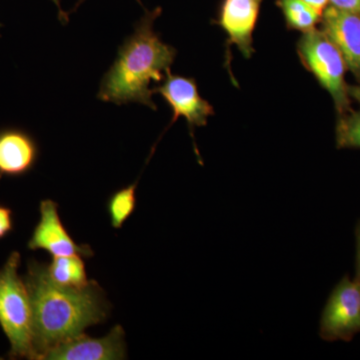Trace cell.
I'll list each match as a JSON object with an SVG mask.
<instances>
[{
  "label": "cell",
  "mask_w": 360,
  "mask_h": 360,
  "mask_svg": "<svg viewBox=\"0 0 360 360\" xmlns=\"http://www.w3.org/2000/svg\"><path fill=\"white\" fill-rule=\"evenodd\" d=\"M20 262V253L13 251L0 269V326L11 343L9 359L37 360L32 302L18 274Z\"/></svg>",
  "instance_id": "obj_3"
},
{
  "label": "cell",
  "mask_w": 360,
  "mask_h": 360,
  "mask_svg": "<svg viewBox=\"0 0 360 360\" xmlns=\"http://www.w3.org/2000/svg\"><path fill=\"white\" fill-rule=\"evenodd\" d=\"M23 279L32 302L37 360L59 343L103 323L110 315V303L96 281L82 288H63L52 283L47 264L35 259L28 260Z\"/></svg>",
  "instance_id": "obj_1"
},
{
  "label": "cell",
  "mask_w": 360,
  "mask_h": 360,
  "mask_svg": "<svg viewBox=\"0 0 360 360\" xmlns=\"http://www.w3.org/2000/svg\"><path fill=\"white\" fill-rule=\"evenodd\" d=\"M355 239H356V255H355L354 279L360 283V220L355 229Z\"/></svg>",
  "instance_id": "obj_18"
},
{
  "label": "cell",
  "mask_w": 360,
  "mask_h": 360,
  "mask_svg": "<svg viewBox=\"0 0 360 360\" xmlns=\"http://www.w3.org/2000/svg\"><path fill=\"white\" fill-rule=\"evenodd\" d=\"M137 184L139 181L118 189L108 198L106 208L113 229H122L136 210Z\"/></svg>",
  "instance_id": "obj_14"
},
{
  "label": "cell",
  "mask_w": 360,
  "mask_h": 360,
  "mask_svg": "<svg viewBox=\"0 0 360 360\" xmlns=\"http://www.w3.org/2000/svg\"><path fill=\"white\" fill-rule=\"evenodd\" d=\"M39 221L35 225L27 243L30 250H45L52 257L79 255L84 258L94 257V252L89 245H78L71 238L58 213L56 201L44 200L39 205Z\"/></svg>",
  "instance_id": "obj_7"
},
{
  "label": "cell",
  "mask_w": 360,
  "mask_h": 360,
  "mask_svg": "<svg viewBox=\"0 0 360 360\" xmlns=\"http://www.w3.org/2000/svg\"><path fill=\"white\" fill-rule=\"evenodd\" d=\"M47 274L52 283L63 288H82L90 281L84 262L79 255L52 257L51 264L47 265Z\"/></svg>",
  "instance_id": "obj_12"
},
{
  "label": "cell",
  "mask_w": 360,
  "mask_h": 360,
  "mask_svg": "<svg viewBox=\"0 0 360 360\" xmlns=\"http://www.w3.org/2000/svg\"><path fill=\"white\" fill-rule=\"evenodd\" d=\"M338 148H360V111L343 116L336 127Z\"/></svg>",
  "instance_id": "obj_15"
},
{
  "label": "cell",
  "mask_w": 360,
  "mask_h": 360,
  "mask_svg": "<svg viewBox=\"0 0 360 360\" xmlns=\"http://www.w3.org/2000/svg\"><path fill=\"white\" fill-rule=\"evenodd\" d=\"M276 6L283 11L290 30L309 32L321 21L322 14L307 6L302 0H276Z\"/></svg>",
  "instance_id": "obj_13"
},
{
  "label": "cell",
  "mask_w": 360,
  "mask_h": 360,
  "mask_svg": "<svg viewBox=\"0 0 360 360\" xmlns=\"http://www.w3.org/2000/svg\"><path fill=\"white\" fill-rule=\"evenodd\" d=\"M297 53L303 66L328 90L338 110L342 112L347 110L349 104L345 80L347 63L326 33L316 28L303 33L297 44Z\"/></svg>",
  "instance_id": "obj_4"
},
{
  "label": "cell",
  "mask_w": 360,
  "mask_h": 360,
  "mask_svg": "<svg viewBox=\"0 0 360 360\" xmlns=\"http://www.w3.org/2000/svg\"><path fill=\"white\" fill-rule=\"evenodd\" d=\"M262 0H222L215 25L227 35L229 44L236 45L245 58L255 52L253 32Z\"/></svg>",
  "instance_id": "obj_9"
},
{
  "label": "cell",
  "mask_w": 360,
  "mask_h": 360,
  "mask_svg": "<svg viewBox=\"0 0 360 360\" xmlns=\"http://www.w3.org/2000/svg\"><path fill=\"white\" fill-rule=\"evenodd\" d=\"M127 359L125 333L115 326L104 338H94L82 333L59 343L45 352L42 360H120Z\"/></svg>",
  "instance_id": "obj_8"
},
{
  "label": "cell",
  "mask_w": 360,
  "mask_h": 360,
  "mask_svg": "<svg viewBox=\"0 0 360 360\" xmlns=\"http://www.w3.org/2000/svg\"><path fill=\"white\" fill-rule=\"evenodd\" d=\"M160 14V7L146 11L103 75L97 99L116 105L137 103L156 110L151 82L158 84L163 79L176 56V49L165 44L153 30V23Z\"/></svg>",
  "instance_id": "obj_2"
},
{
  "label": "cell",
  "mask_w": 360,
  "mask_h": 360,
  "mask_svg": "<svg viewBox=\"0 0 360 360\" xmlns=\"http://www.w3.org/2000/svg\"><path fill=\"white\" fill-rule=\"evenodd\" d=\"M348 96L354 97L360 103V84L347 87Z\"/></svg>",
  "instance_id": "obj_21"
},
{
  "label": "cell",
  "mask_w": 360,
  "mask_h": 360,
  "mask_svg": "<svg viewBox=\"0 0 360 360\" xmlns=\"http://www.w3.org/2000/svg\"><path fill=\"white\" fill-rule=\"evenodd\" d=\"M14 231V213L9 206L0 203V240Z\"/></svg>",
  "instance_id": "obj_16"
},
{
  "label": "cell",
  "mask_w": 360,
  "mask_h": 360,
  "mask_svg": "<svg viewBox=\"0 0 360 360\" xmlns=\"http://www.w3.org/2000/svg\"><path fill=\"white\" fill-rule=\"evenodd\" d=\"M360 333V283L347 274L336 284L322 310L319 336L326 341H352Z\"/></svg>",
  "instance_id": "obj_5"
},
{
  "label": "cell",
  "mask_w": 360,
  "mask_h": 360,
  "mask_svg": "<svg viewBox=\"0 0 360 360\" xmlns=\"http://www.w3.org/2000/svg\"><path fill=\"white\" fill-rule=\"evenodd\" d=\"M333 6L341 11L360 14V0H329Z\"/></svg>",
  "instance_id": "obj_17"
},
{
  "label": "cell",
  "mask_w": 360,
  "mask_h": 360,
  "mask_svg": "<svg viewBox=\"0 0 360 360\" xmlns=\"http://www.w3.org/2000/svg\"><path fill=\"white\" fill-rule=\"evenodd\" d=\"M39 158V146L25 129H0V179L30 174Z\"/></svg>",
  "instance_id": "obj_11"
},
{
  "label": "cell",
  "mask_w": 360,
  "mask_h": 360,
  "mask_svg": "<svg viewBox=\"0 0 360 360\" xmlns=\"http://www.w3.org/2000/svg\"><path fill=\"white\" fill-rule=\"evenodd\" d=\"M0 359H2L1 357H0Z\"/></svg>",
  "instance_id": "obj_23"
},
{
  "label": "cell",
  "mask_w": 360,
  "mask_h": 360,
  "mask_svg": "<svg viewBox=\"0 0 360 360\" xmlns=\"http://www.w3.org/2000/svg\"><path fill=\"white\" fill-rule=\"evenodd\" d=\"M0 28H1V25H0Z\"/></svg>",
  "instance_id": "obj_22"
},
{
  "label": "cell",
  "mask_w": 360,
  "mask_h": 360,
  "mask_svg": "<svg viewBox=\"0 0 360 360\" xmlns=\"http://www.w3.org/2000/svg\"><path fill=\"white\" fill-rule=\"evenodd\" d=\"M51 1L53 2L54 6L58 7L59 20L61 21L63 25H66L68 21V14L65 13V11H63V7H61L60 1H59V0H51Z\"/></svg>",
  "instance_id": "obj_20"
},
{
  "label": "cell",
  "mask_w": 360,
  "mask_h": 360,
  "mask_svg": "<svg viewBox=\"0 0 360 360\" xmlns=\"http://www.w3.org/2000/svg\"><path fill=\"white\" fill-rule=\"evenodd\" d=\"M153 92L160 94L172 108L174 115L170 125L179 117L186 118L193 139L194 129L205 127L208 118L214 115L212 104L200 96L193 78L174 75L168 70L163 84L155 87Z\"/></svg>",
  "instance_id": "obj_6"
},
{
  "label": "cell",
  "mask_w": 360,
  "mask_h": 360,
  "mask_svg": "<svg viewBox=\"0 0 360 360\" xmlns=\"http://www.w3.org/2000/svg\"><path fill=\"white\" fill-rule=\"evenodd\" d=\"M307 6L314 8L319 13H323L324 9L328 7L329 0H302Z\"/></svg>",
  "instance_id": "obj_19"
},
{
  "label": "cell",
  "mask_w": 360,
  "mask_h": 360,
  "mask_svg": "<svg viewBox=\"0 0 360 360\" xmlns=\"http://www.w3.org/2000/svg\"><path fill=\"white\" fill-rule=\"evenodd\" d=\"M322 32L342 54L348 70L360 77V14L335 6L324 9Z\"/></svg>",
  "instance_id": "obj_10"
}]
</instances>
